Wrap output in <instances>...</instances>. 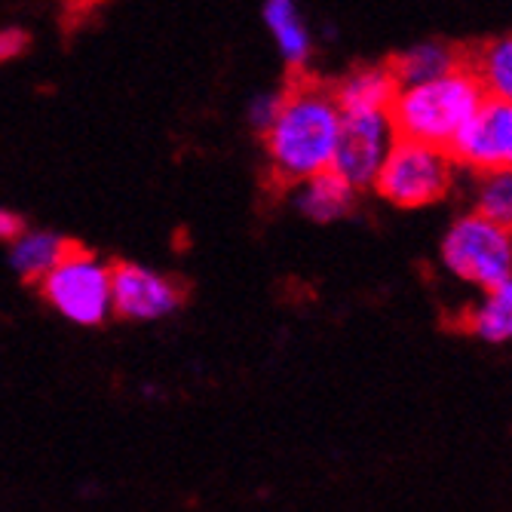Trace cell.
I'll return each instance as SVG.
<instances>
[{"instance_id": "cell-1", "label": "cell", "mask_w": 512, "mask_h": 512, "mask_svg": "<svg viewBox=\"0 0 512 512\" xmlns=\"http://www.w3.org/2000/svg\"><path fill=\"white\" fill-rule=\"evenodd\" d=\"M341 132V111L332 96V80L310 68H289L283 89L276 92V111L261 132L270 160L273 194H286L295 184L332 169Z\"/></svg>"}, {"instance_id": "cell-2", "label": "cell", "mask_w": 512, "mask_h": 512, "mask_svg": "<svg viewBox=\"0 0 512 512\" xmlns=\"http://www.w3.org/2000/svg\"><path fill=\"white\" fill-rule=\"evenodd\" d=\"M485 99L488 96L476 77L451 71L439 80L402 89L384 117L393 142H411L445 154L454 135L467 126Z\"/></svg>"}, {"instance_id": "cell-3", "label": "cell", "mask_w": 512, "mask_h": 512, "mask_svg": "<svg viewBox=\"0 0 512 512\" xmlns=\"http://www.w3.org/2000/svg\"><path fill=\"white\" fill-rule=\"evenodd\" d=\"M62 316L80 325H102L111 310V273L80 240L62 237L56 267L37 286Z\"/></svg>"}, {"instance_id": "cell-4", "label": "cell", "mask_w": 512, "mask_h": 512, "mask_svg": "<svg viewBox=\"0 0 512 512\" xmlns=\"http://www.w3.org/2000/svg\"><path fill=\"white\" fill-rule=\"evenodd\" d=\"M451 169V160L439 151L393 142L371 188L399 209H424L448 197Z\"/></svg>"}, {"instance_id": "cell-5", "label": "cell", "mask_w": 512, "mask_h": 512, "mask_svg": "<svg viewBox=\"0 0 512 512\" xmlns=\"http://www.w3.org/2000/svg\"><path fill=\"white\" fill-rule=\"evenodd\" d=\"M442 258L451 273L488 292L509 283L512 270V234L479 215H463L448 230Z\"/></svg>"}, {"instance_id": "cell-6", "label": "cell", "mask_w": 512, "mask_h": 512, "mask_svg": "<svg viewBox=\"0 0 512 512\" xmlns=\"http://www.w3.org/2000/svg\"><path fill=\"white\" fill-rule=\"evenodd\" d=\"M445 157L451 166H467L476 175H506L512 169V105L485 99L467 120Z\"/></svg>"}, {"instance_id": "cell-7", "label": "cell", "mask_w": 512, "mask_h": 512, "mask_svg": "<svg viewBox=\"0 0 512 512\" xmlns=\"http://www.w3.org/2000/svg\"><path fill=\"white\" fill-rule=\"evenodd\" d=\"M111 273V307L120 319H157L184 307L191 283L181 276H163L129 261H114Z\"/></svg>"}, {"instance_id": "cell-8", "label": "cell", "mask_w": 512, "mask_h": 512, "mask_svg": "<svg viewBox=\"0 0 512 512\" xmlns=\"http://www.w3.org/2000/svg\"><path fill=\"white\" fill-rule=\"evenodd\" d=\"M387 117H341V132L332 157V172H338L359 194L375 184V175L387 157Z\"/></svg>"}, {"instance_id": "cell-9", "label": "cell", "mask_w": 512, "mask_h": 512, "mask_svg": "<svg viewBox=\"0 0 512 512\" xmlns=\"http://www.w3.org/2000/svg\"><path fill=\"white\" fill-rule=\"evenodd\" d=\"M399 83L387 65V59L356 65L347 77L332 80V96L341 117H368V114H387L393 99L399 96Z\"/></svg>"}, {"instance_id": "cell-10", "label": "cell", "mask_w": 512, "mask_h": 512, "mask_svg": "<svg viewBox=\"0 0 512 512\" xmlns=\"http://www.w3.org/2000/svg\"><path fill=\"white\" fill-rule=\"evenodd\" d=\"M512 40L509 34L482 40V43H457V71H467L479 80L488 99H512Z\"/></svg>"}, {"instance_id": "cell-11", "label": "cell", "mask_w": 512, "mask_h": 512, "mask_svg": "<svg viewBox=\"0 0 512 512\" xmlns=\"http://www.w3.org/2000/svg\"><path fill=\"white\" fill-rule=\"evenodd\" d=\"M387 65L399 89L421 86L457 71V43H421L414 50L387 56Z\"/></svg>"}, {"instance_id": "cell-12", "label": "cell", "mask_w": 512, "mask_h": 512, "mask_svg": "<svg viewBox=\"0 0 512 512\" xmlns=\"http://www.w3.org/2000/svg\"><path fill=\"white\" fill-rule=\"evenodd\" d=\"M353 206H356V191L332 169L313 175L301 197V212L313 221L344 218L347 212H353Z\"/></svg>"}, {"instance_id": "cell-13", "label": "cell", "mask_w": 512, "mask_h": 512, "mask_svg": "<svg viewBox=\"0 0 512 512\" xmlns=\"http://www.w3.org/2000/svg\"><path fill=\"white\" fill-rule=\"evenodd\" d=\"M463 332L479 335L485 341H509L512 335V283L488 292V301L476 310H467V322L460 325Z\"/></svg>"}, {"instance_id": "cell-14", "label": "cell", "mask_w": 512, "mask_h": 512, "mask_svg": "<svg viewBox=\"0 0 512 512\" xmlns=\"http://www.w3.org/2000/svg\"><path fill=\"white\" fill-rule=\"evenodd\" d=\"M62 237L53 234H25L13 249V267L19 270L25 286H40L43 276L59 261Z\"/></svg>"}, {"instance_id": "cell-15", "label": "cell", "mask_w": 512, "mask_h": 512, "mask_svg": "<svg viewBox=\"0 0 512 512\" xmlns=\"http://www.w3.org/2000/svg\"><path fill=\"white\" fill-rule=\"evenodd\" d=\"M264 19H267L270 31L276 34V43L283 46V56L289 59V65L307 68L310 43H307L304 25L298 22V13L289 0H270V4L264 7Z\"/></svg>"}, {"instance_id": "cell-16", "label": "cell", "mask_w": 512, "mask_h": 512, "mask_svg": "<svg viewBox=\"0 0 512 512\" xmlns=\"http://www.w3.org/2000/svg\"><path fill=\"white\" fill-rule=\"evenodd\" d=\"M476 215L509 230V224H512V178H509V172L485 178V188L479 194Z\"/></svg>"}, {"instance_id": "cell-17", "label": "cell", "mask_w": 512, "mask_h": 512, "mask_svg": "<svg viewBox=\"0 0 512 512\" xmlns=\"http://www.w3.org/2000/svg\"><path fill=\"white\" fill-rule=\"evenodd\" d=\"M28 43H31V37L22 28H4V31H0V65L10 62V59H19L28 50Z\"/></svg>"}, {"instance_id": "cell-18", "label": "cell", "mask_w": 512, "mask_h": 512, "mask_svg": "<svg viewBox=\"0 0 512 512\" xmlns=\"http://www.w3.org/2000/svg\"><path fill=\"white\" fill-rule=\"evenodd\" d=\"M25 234H28L25 218H22V215H16V212L0 209V240H4V243H19Z\"/></svg>"}]
</instances>
